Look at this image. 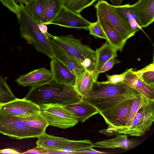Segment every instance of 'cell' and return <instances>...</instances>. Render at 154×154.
Listing matches in <instances>:
<instances>
[{"mask_svg": "<svg viewBox=\"0 0 154 154\" xmlns=\"http://www.w3.org/2000/svg\"><path fill=\"white\" fill-rule=\"evenodd\" d=\"M138 93L124 83L106 84L97 81L94 82L89 94L82 99L101 114L125 100L136 98Z\"/></svg>", "mask_w": 154, "mask_h": 154, "instance_id": "obj_1", "label": "cell"}, {"mask_svg": "<svg viewBox=\"0 0 154 154\" xmlns=\"http://www.w3.org/2000/svg\"><path fill=\"white\" fill-rule=\"evenodd\" d=\"M24 98L39 106L48 104H69L81 99L73 86L60 83L52 79L46 83L32 87Z\"/></svg>", "mask_w": 154, "mask_h": 154, "instance_id": "obj_2", "label": "cell"}, {"mask_svg": "<svg viewBox=\"0 0 154 154\" xmlns=\"http://www.w3.org/2000/svg\"><path fill=\"white\" fill-rule=\"evenodd\" d=\"M19 5V15L17 18L21 36L28 44L32 45L37 52L44 54L51 59L55 58L49 39L40 31L37 23L27 12L25 5L20 3Z\"/></svg>", "mask_w": 154, "mask_h": 154, "instance_id": "obj_3", "label": "cell"}, {"mask_svg": "<svg viewBox=\"0 0 154 154\" xmlns=\"http://www.w3.org/2000/svg\"><path fill=\"white\" fill-rule=\"evenodd\" d=\"M48 39L51 45L56 46L75 58L85 70L94 73L95 51L72 35L54 36L49 34Z\"/></svg>", "mask_w": 154, "mask_h": 154, "instance_id": "obj_4", "label": "cell"}, {"mask_svg": "<svg viewBox=\"0 0 154 154\" xmlns=\"http://www.w3.org/2000/svg\"><path fill=\"white\" fill-rule=\"evenodd\" d=\"M45 131L29 125L19 117L0 115V133L11 138L38 137Z\"/></svg>", "mask_w": 154, "mask_h": 154, "instance_id": "obj_5", "label": "cell"}, {"mask_svg": "<svg viewBox=\"0 0 154 154\" xmlns=\"http://www.w3.org/2000/svg\"><path fill=\"white\" fill-rule=\"evenodd\" d=\"M40 106L41 113L49 125L65 129L72 127L79 121L76 115L63 105L48 104Z\"/></svg>", "mask_w": 154, "mask_h": 154, "instance_id": "obj_6", "label": "cell"}, {"mask_svg": "<svg viewBox=\"0 0 154 154\" xmlns=\"http://www.w3.org/2000/svg\"><path fill=\"white\" fill-rule=\"evenodd\" d=\"M134 99L125 100L100 114L108 127L106 129L100 131L99 132L111 136L115 135L117 130L124 128L126 125Z\"/></svg>", "mask_w": 154, "mask_h": 154, "instance_id": "obj_7", "label": "cell"}, {"mask_svg": "<svg viewBox=\"0 0 154 154\" xmlns=\"http://www.w3.org/2000/svg\"><path fill=\"white\" fill-rule=\"evenodd\" d=\"M96 11L113 28L128 39L137 32L106 1L100 0L94 5Z\"/></svg>", "mask_w": 154, "mask_h": 154, "instance_id": "obj_8", "label": "cell"}, {"mask_svg": "<svg viewBox=\"0 0 154 154\" xmlns=\"http://www.w3.org/2000/svg\"><path fill=\"white\" fill-rule=\"evenodd\" d=\"M91 23L80 14L74 12L63 5L54 18L46 25L54 24L69 28L88 30Z\"/></svg>", "mask_w": 154, "mask_h": 154, "instance_id": "obj_9", "label": "cell"}, {"mask_svg": "<svg viewBox=\"0 0 154 154\" xmlns=\"http://www.w3.org/2000/svg\"><path fill=\"white\" fill-rule=\"evenodd\" d=\"M40 106L31 101L16 98L7 103H0V115L19 117L40 111Z\"/></svg>", "mask_w": 154, "mask_h": 154, "instance_id": "obj_10", "label": "cell"}, {"mask_svg": "<svg viewBox=\"0 0 154 154\" xmlns=\"http://www.w3.org/2000/svg\"><path fill=\"white\" fill-rule=\"evenodd\" d=\"M52 78L51 71L45 68H42L20 76L15 79V81L19 85L32 87L46 83Z\"/></svg>", "mask_w": 154, "mask_h": 154, "instance_id": "obj_11", "label": "cell"}, {"mask_svg": "<svg viewBox=\"0 0 154 154\" xmlns=\"http://www.w3.org/2000/svg\"><path fill=\"white\" fill-rule=\"evenodd\" d=\"M97 20L105 35L108 43L117 51L122 52L128 39L118 32L110 25L96 11Z\"/></svg>", "mask_w": 154, "mask_h": 154, "instance_id": "obj_12", "label": "cell"}, {"mask_svg": "<svg viewBox=\"0 0 154 154\" xmlns=\"http://www.w3.org/2000/svg\"><path fill=\"white\" fill-rule=\"evenodd\" d=\"M50 65L52 79L60 83L74 86L76 77L67 66L55 58L51 59Z\"/></svg>", "mask_w": 154, "mask_h": 154, "instance_id": "obj_13", "label": "cell"}, {"mask_svg": "<svg viewBox=\"0 0 154 154\" xmlns=\"http://www.w3.org/2000/svg\"><path fill=\"white\" fill-rule=\"evenodd\" d=\"M141 28L146 27L154 20V0H139L131 5Z\"/></svg>", "mask_w": 154, "mask_h": 154, "instance_id": "obj_14", "label": "cell"}, {"mask_svg": "<svg viewBox=\"0 0 154 154\" xmlns=\"http://www.w3.org/2000/svg\"><path fill=\"white\" fill-rule=\"evenodd\" d=\"M123 83L129 85L146 99L154 101V85H148L134 73L132 68L125 75Z\"/></svg>", "mask_w": 154, "mask_h": 154, "instance_id": "obj_15", "label": "cell"}, {"mask_svg": "<svg viewBox=\"0 0 154 154\" xmlns=\"http://www.w3.org/2000/svg\"><path fill=\"white\" fill-rule=\"evenodd\" d=\"M117 51L106 41L100 47L96 49L94 72L95 81H97L100 71L105 63L112 57H117Z\"/></svg>", "mask_w": 154, "mask_h": 154, "instance_id": "obj_16", "label": "cell"}, {"mask_svg": "<svg viewBox=\"0 0 154 154\" xmlns=\"http://www.w3.org/2000/svg\"><path fill=\"white\" fill-rule=\"evenodd\" d=\"M63 105L66 108L75 115L79 121L81 122L99 113L95 107L82 99L75 103Z\"/></svg>", "mask_w": 154, "mask_h": 154, "instance_id": "obj_17", "label": "cell"}, {"mask_svg": "<svg viewBox=\"0 0 154 154\" xmlns=\"http://www.w3.org/2000/svg\"><path fill=\"white\" fill-rule=\"evenodd\" d=\"M55 57L67 66L77 77L85 69L74 57L59 47L51 45Z\"/></svg>", "mask_w": 154, "mask_h": 154, "instance_id": "obj_18", "label": "cell"}, {"mask_svg": "<svg viewBox=\"0 0 154 154\" xmlns=\"http://www.w3.org/2000/svg\"><path fill=\"white\" fill-rule=\"evenodd\" d=\"M117 134L114 138L94 143L93 147L112 149L120 148L128 150L134 145V142L128 139V135L125 134Z\"/></svg>", "mask_w": 154, "mask_h": 154, "instance_id": "obj_19", "label": "cell"}, {"mask_svg": "<svg viewBox=\"0 0 154 154\" xmlns=\"http://www.w3.org/2000/svg\"><path fill=\"white\" fill-rule=\"evenodd\" d=\"M95 81L93 74L85 70L76 77L74 88L82 99L89 94Z\"/></svg>", "mask_w": 154, "mask_h": 154, "instance_id": "obj_20", "label": "cell"}, {"mask_svg": "<svg viewBox=\"0 0 154 154\" xmlns=\"http://www.w3.org/2000/svg\"><path fill=\"white\" fill-rule=\"evenodd\" d=\"M63 5V0H43L41 23L46 25L51 20Z\"/></svg>", "mask_w": 154, "mask_h": 154, "instance_id": "obj_21", "label": "cell"}, {"mask_svg": "<svg viewBox=\"0 0 154 154\" xmlns=\"http://www.w3.org/2000/svg\"><path fill=\"white\" fill-rule=\"evenodd\" d=\"M37 146L48 149L49 151L56 150L60 145L68 142L69 140L62 137L47 134L45 131L38 137Z\"/></svg>", "mask_w": 154, "mask_h": 154, "instance_id": "obj_22", "label": "cell"}, {"mask_svg": "<svg viewBox=\"0 0 154 154\" xmlns=\"http://www.w3.org/2000/svg\"><path fill=\"white\" fill-rule=\"evenodd\" d=\"M146 101L137 113L130 127L126 130L118 132L116 134H125L131 136H140L145 134L146 131L143 124V115L144 104Z\"/></svg>", "mask_w": 154, "mask_h": 154, "instance_id": "obj_23", "label": "cell"}, {"mask_svg": "<svg viewBox=\"0 0 154 154\" xmlns=\"http://www.w3.org/2000/svg\"><path fill=\"white\" fill-rule=\"evenodd\" d=\"M113 6L117 12L137 32L142 29V28L140 26L138 19L131 5L128 4L118 6L113 5Z\"/></svg>", "mask_w": 154, "mask_h": 154, "instance_id": "obj_24", "label": "cell"}, {"mask_svg": "<svg viewBox=\"0 0 154 154\" xmlns=\"http://www.w3.org/2000/svg\"><path fill=\"white\" fill-rule=\"evenodd\" d=\"M93 143L88 139L81 140H69L67 142L59 146L56 150L64 151L69 154H74L76 151L92 148Z\"/></svg>", "mask_w": 154, "mask_h": 154, "instance_id": "obj_25", "label": "cell"}, {"mask_svg": "<svg viewBox=\"0 0 154 154\" xmlns=\"http://www.w3.org/2000/svg\"><path fill=\"white\" fill-rule=\"evenodd\" d=\"M29 125L45 130L49 125L45 118L40 111L28 115L18 117Z\"/></svg>", "mask_w": 154, "mask_h": 154, "instance_id": "obj_26", "label": "cell"}, {"mask_svg": "<svg viewBox=\"0 0 154 154\" xmlns=\"http://www.w3.org/2000/svg\"><path fill=\"white\" fill-rule=\"evenodd\" d=\"M147 99L143 95L138 93L137 97L133 100L132 105L125 126L123 128L117 130L115 134H116L118 132L126 130L130 127L137 113Z\"/></svg>", "mask_w": 154, "mask_h": 154, "instance_id": "obj_27", "label": "cell"}, {"mask_svg": "<svg viewBox=\"0 0 154 154\" xmlns=\"http://www.w3.org/2000/svg\"><path fill=\"white\" fill-rule=\"evenodd\" d=\"M100 0H63L64 5L70 10L77 13L84 9L94 5Z\"/></svg>", "mask_w": 154, "mask_h": 154, "instance_id": "obj_28", "label": "cell"}, {"mask_svg": "<svg viewBox=\"0 0 154 154\" xmlns=\"http://www.w3.org/2000/svg\"><path fill=\"white\" fill-rule=\"evenodd\" d=\"M43 5V0H32L25 5L27 12L38 23H41Z\"/></svg>", "mask_w": 154, "mask_h": 154, "instance_id": "obj_29", "label": "cell"}, {"mask_svg": "<svg viewBox=\"0 0 154 154\" xmlns=\"http://www.w3.org/2000/svg\"><path fill=\"white\" fill-rule=\"evenodd\" d=\"M154 121V101L147 99L144 104L143 122L145 131H149Z\"/></svg>", "mask_w": 154, "mask_h": 154, "instance_id": "obj_30", "label": "cell"}, {"mask_svg": "<svg viewBox=\"0 0 154 154\" xmlns=\"http://www.w3.org/2000/svg\"><path fill=\"white\" fill-rule=\"evenodd\" d=\"M134 73L146 83L154 85V63H152L142 69L134 71Z\"/></svg>", "mask_w": 154, "mask_h": 154, "instance_id": "obj_31", "label": "cell"}, {"mask_svg": "<svg viewBox=\"0 0 154 154\" xmlns=\"http://www.w3.org/2000/svg\"><path fill=\"white\" fill-rule=\"evenodd\" d=\"M16 98L6 80L0 75V103L10 101Z\"/></svg>", "mask_w": 154, "mask_h": 154, "instance_id": "obj_32", "label": "cell"}, {"mask_svg": "<svg viewBox=\"0 0 154 154\" xmlns=\"http://www.w3.org/2000/svg\"><path fill=\"white\" fill-rule=\"evenodd\" d=\"M88 30L90 34L94 38L106 39L104 33L98 20L94 23H91Z\"/></svg>", "mask_w": 154, "mask_h": 154, "instance_id": "obj_33", "label": "cell"}, {"mask_svg": "<svg viewBox=\"0 0 154 154\" xmlns=\"http://www.w3.org/2000/svg\"><path fill=\"white\" fill-rule=\"evenodd\" d=\"M129 70V69H128L123 73L119 74L109 75L106 74V76L107 79V81L101 82L103 83L111 84H117L123 83L125 76Z\"/></svg>", "mask_w": 154, "mask_h": 154, "instance_id": "obj_34", "label": "cell"}, {"mask_svg": "<svg viewBox=\"0 0 154 154\" xmlns=\"http://www.w3.org/2000/svg\"><path fill=\"white\" fill-rule=\"evenodd\" d=\"M0 2L3 5L15 14L17 18L19 17V5L16 4L14 0H0Z\"/></svg>", "mask_w": 154, "mask_h": 154, "instance_id": "obj_35", "label": "cell"}, {"mask_svg": "<svg viewBox=\"0 0 154 154\" xmlns=\"http://www.w3.org/2000/svg\"><path fill=\"white\" fill-rule=\"evenodd\" d=\"M121 63V61L117 59L115 57H112L103 65L100 71V73L104 72L109 70L113 67L114 65Z\"/></svg>", "mask_w": 154, "mask_h": 154, "instance_id": "obj_36", "label": "cell"}, {"mask_svg": "<svg viewBox=\"0 0 154 154\" xmlns=\"http://www.w3.org/2000/svg\"><path fill=\"white\" fill-rule=\"evenodd\" d=\"M21 154H49L48 150L44 148L37 146Z\"/></svg>", "mask_w": 154, "mask_h": 154, "instance_id": "obj_37", "label": "cell"}, {"mask_svg": "<svg viewBox=\"0 0 154 154\" xmlns=\"http://www.w3.org/2000/svg\"><path fill=\"white\" fill-rule=\"evenodd\" d=\"M109 153L96 150L92 148L76 151L74 152V154H107Z\"/></svg>", "mask_w": 154, "mask_h": 154, "instance_id": "obj_38", "label": "cell"}, {"mask_svg": "<svg viewBox=\"0 0 154 154\" xmlns=\"http://www.w3.org/2000/svg\"><path fill=\"white\" fill-rule=\"evenodd\" d=\"M38 26L40 31L43 33L46 38L48 39L49 33L48 31V27L46 25L43 23H38Z\"/></svg>", "mask_w": 154, "mask_h": 154, "instance_id": "obj_39", "label": "cell"}, {"mask_svg": "<svg viewBox=\"0 0 154 154\" xmlns=\"http://www.w3.org/2000/svg\"><path fill=\"white\" fill-rule=\"evenodd\" d=\"M0 154H21L17 151L12 148L0 149Z\"/></svg>", "mask_w": 154, "mask_h": 154, "instance_id": "obj_40", "label": "cell"}, {"mask_svg": "<svg viewBox=\"0 0 154 154\" xmlns=\"http://www.w3.org/2000/svg\"><path fill=\"white\" fill-rule=\"evenodd\" d=\"M124 0H110L113 5L118 6L121 5V3Z\"/></svg>", "mask_w": 154, "mask_h": 154, "instance_id": "obj_41", "label": "cell"}, {"mask_svg": "<svg viewBox=\"0 0 154 154\" xmlns=\"http://www.w3.org/2000/svg\"><path fill=\"white\" fill-rule=\"evenodd\" d=\"M32 0H20L21 2L24 5L28 3Z\"/></svg>", "mask_w": 154, "mask_h": 154, "instance_id": "obj_42", "label": "cell"}, {"mask_svg": "<svg viewBox=\"0 0 154 154\" xmlns=\"http://www.w3.org/2000/svg\"><path fill=\"white\" fill-rule=\"evenodd\" d=\"M15 3L18 5V4H20V3L21 2L20 0H14Z\"/></svg>", "mask_w": 154, "mask_h": 154, "instance_id": "obj_43", "label": "cell"}, {"mask_svg": "<svg viewBox=\"0 0 154 154\" xmlns=\"http://www.w3.org/2000/svg\"><path fill=\"white\" fill-rule=\"evenodd\" d=\"M140 0V1H141V0Z\"/></svg>", "mask_w": 154, "mask_h": 154, "instance_id": "obj_44", "label": "cell"}]
</instances>
